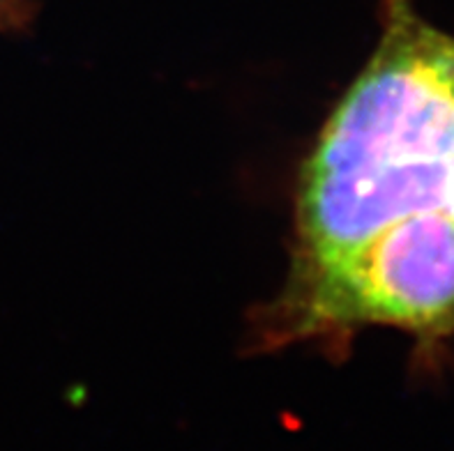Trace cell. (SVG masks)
Listing matches in <instances>:
<instances>
[{
  "label": "cell",
  "mask_w": 454,
  "mask_h": 451,
  "mask_svg": "<svg viewBox=\"0 0 454 451\" xmlns=\"http://www.w3.org/2000/svg\"><path fill=\"white\" fill-rule=\"evenodd\" d=\"M454 35L409 0H387L386 28L302 173L300 265L321 263L406 219L450 222Z\"/></svg>",
  "instance_id": "cell-1"
}]
</instances>
